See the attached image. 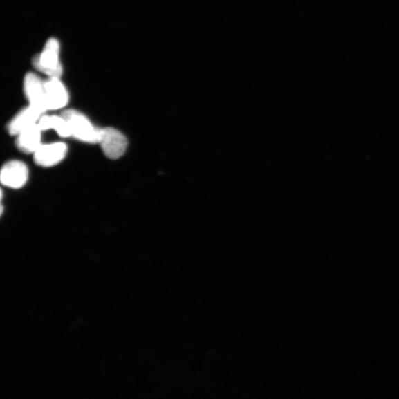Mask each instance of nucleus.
Wrapping results in <instances>:
<instances>
[{
	"instance_id": "nucleus-1",
	"label": "nucleus",
	"mask_w": 399,
	"mask_h": 399,
	"mask_svg": "<svg viewBox=\"0 0 399 399\" xmlns=\"http://www.w3.org/2000/svg\"><path fill=\"white\" fill-rule=\"evenodd\" d=\"M70 128L71 136L89 144L100 142L101 129L95 127L83 113L75 110H67L62 113Z\"/></svg>"
},
{
	"instance_id": "nucleus-2",
	"label": "nucleus",
	"mask_w": 399,
	"mask_h": 399,
	"mask_svg": "<svg viewBox=\"0 0 399 399\" xmlns=\"http://www.w3.org/2000/svg\"><path fill=\"white\" fill-rule=\"evenodd\" d=\"M59 44L56 39H49L39 55L33 59L35 68L48 75L49 78H60L63 69L59 60Z\"/></svg>"
},
{
	"instance_id": "nucleus-3",
	"label": "nucleus",
	"mask_w": 399,
	"mask_h": 399,
	"mask_svg": "<svg viewBox=\"0 0 399 399\" xmlns=\"http://www.w3.org/2000/svg\"><path fill=\"white\" fill-rule=\"evenodd\" d=\"M99 144L107 158L115 160L125 154L128 142L126 136L118 129L105 127L101 129Z\"/></svg>"
},
{
	"instance_id": "nucleus-4",
	"label": "nucleus",
	"mask_w": 399,
	"mask_h": 399,
	"mask_svg": "<svg viewBox=\"0 0 399 399\" xmlns=\"http://www.w3.org/2000/svg\"><path fill=\"white\" fill-rule=\"evenodd\" d=\"M24 91L30 106L42 114L48 111L45 82L37 75L29 73L26 75Z\"/></svg>"
},
{
	"instance_id": "nucleus-5",
	"label": "nucleus",
	"mask_w": 399,
	"mask_h": 399,
	"mask_svg": "<svg viewBox=\"0 0 399 399\" xmlns=\"http://www.w3.org/2000/svg\"><path fill=\"white\" fill-rule=\"evenodd\" d=\"M67 154L66 144L57 142L41 145L34 154V160L40 167H50L59 164L66 157Z\"/></svg>"
},
{
	"instance_id": "nucleus-6",
	"label": "nucleus",
	"mask_w": 399,
	"mask_h": 399,
	"mask_svg": "<svg viewBox=\"0 0 399 399\" xmlns=\"http://www.w3.org/2000/svg\"><path fill=\"white\" fill-rule=\"evenodd\" d=\"M28 176V169L24 163L10 160L3 167L0 178L6 187L20 189L26 185Z\"/></svg>"
},
{
	"instance_id": "nucleus-7",
	"label": "nucleus",
	"mask_w": 399,
	"mask_h": 399,
	"mask_svg": "<svg viewBox=\"0 0 399 399\" xmlns=\"http://www.w3.org/2000/svg\"><path fill=\"white\" fill-rule=\"evenodd\" d=\"M48 110H59L69 102V94L59 78H49L45 82Z\"/></svg>"
},
{
	"instance_id": "nucleus-8",
	"label": "nucleus",
	"mask_w": 399,
	"mask_h": 399,
	"mask_svg": "<svg viewBox=\"0 0 399 399\" xmlns=\"http://www.w3.org/2000/svg\"><path fill=\"white\" fill-rule=\"evenodd\" d=\"M42 113L28 106L26 109L18 113L12 121L8 124V132L12 136H17L28 127L38 123Z\"/></svg>"
},
{
	"instance_id": "nucleus-9",
	"label": "nucleus",
	"mask_w": 399,
	"mask_h": 399,
	"mask_svg": "<svg viewBox=\"0 0 399 399\" xmlns=\"http://www.w3.org/2000/svg\"><path fill=\"white\" fill-rule=\"evenodd\" d=\"M41 129L38 123L17 136L16 145L21 152L35 154L41 144Z\"/></svg>"
},
{
	"instance_id": "nucleus-10",
	"label": "nucleus",
	"mask_w": 399,
	"mask_h": 399,
	"mask_svg": "<svg viewBox=\"0 0 399 399\" xmlns=\"http://www.w3.org/2000/svg\"><path fill=\"white\" fill-rule=\"evenodd\" d=\"M38 125L42 131L53 129V131H55L61 137L68 138L71 136L68 122L62 115L60 116H41L38 122Z\"/></svg>"
}]
</instances>
